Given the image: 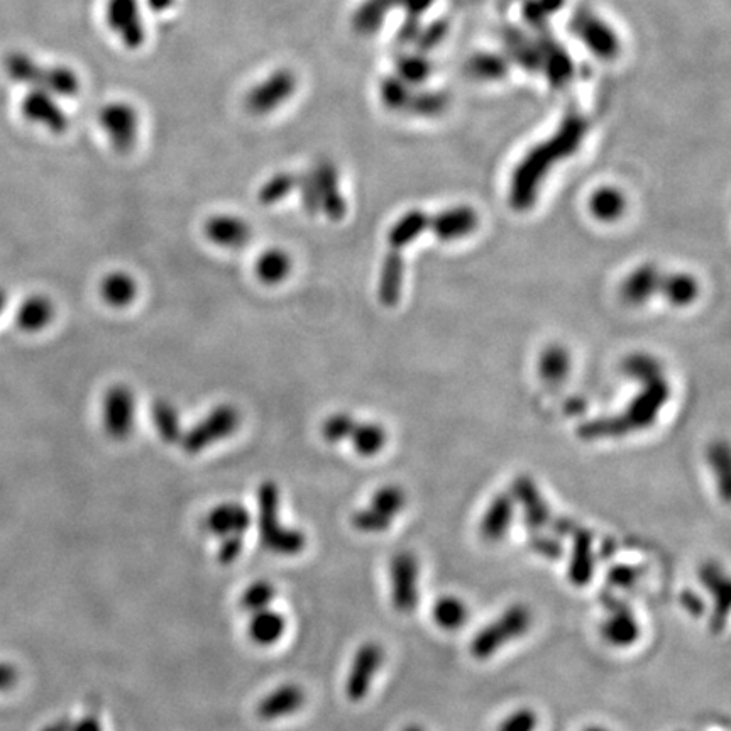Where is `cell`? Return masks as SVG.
Returning a JSON list of instances; mask_svg holds the SVG:
<instances>
[{"label":"cell","mask_w":731,"mask_h":731,"mask_svg":"<svg viewBox=\"0 0 731 731\" xmlns=\"http://www.w3.org/2000/svg\"><path fill=\"white\" fill-rule=\"evenodd\" d=\"M588 121L576 110L567 112L557 131L530 149L517 168L510 182V204L513 209L527 210L534 205L537 193L550 170L572 154L578 153L586 134Z\"/></svg>","instance_id":"cell-1"},{"label":"cell","mask_w":731,"mask_h":731,"mask_svg":"<svg viewBox=\"0 0 731 731\" xmlns=\"http://www.w3.org/2000/svg\"><path fill=\"white\" fill-rule=\"evenodd\" d=\"M671 386L664 374L645 381L644 390L633 398L627 410L613 417L596 418L579 425L578 437L583 440L616 439L630 432L649 429L655 424L660 410L669 402Z\"/></svg>","instance_id":"cell-2"},{"label":"cell","mask_w":731,"mask_h":731,"mask_svg":"<svg viewBox=\"0 0 731 731\" xmlns=\"http://www.w3.org/2000/svg\"><path fill=\"white\" fill-rule=\"evenodd\" d=\"M479 226V217L471 207H454L437 214L422 210H410L396 220L388 231V246L391 251L402 253L415 239L430 232L440 241H456L469 236Z\"/></svg>","instance_id":"cell-3"},{"label":"cell","mask_w":731,"mask_h":731,"mask_svg":"<svg viewBox=\"0 0 731 731\" xmlns=\"http://www.w3.org/2000/svg\"><path fill=\"white\" fill-rule=\"evenodd\" d=\"M654 295H662L676 307H688L696 302L699 283L688 273H664L654 264H644L632 271L622 285V297L632 305H642Z\"/></svg>","instance_id":"cell-4"},{"label":"cell","mask_w":731,"mask_h":731,"mask_svg":"<svg viewBox=\"0 0 731 731\" xmlns=\"http://www.w3.org/2000/svg\"><path fill=\"white\" fill-rule=\"evenodd\" d=\"M508 53L525 70L544 75L556 87L566 85L571 80L574 66L566 51L556 41L534 38L520 31H510L505 38Z\"/></svg>","instance_id":"cell-5"},{"label":"cell","mask_w":731,"mask_h":731,"mask_svg":"<svg viewBox=\"0 0 731 731\" xmlns=\"http://www.w3.org/2000/svg\"><path fill=\"white\" fill-rule=\"evenodd\" d=\"M258 528L264 549L278 556H297L307 545V537L302 530L281 525L280 490L273 481L259 486Z\"/></svg>","instance_id":"cell-6"},{"label":"cell","mask_w":731,"mask_h":731,"mask_svg":"<svg viewBox=\"0 0 731 731\" xmlns=\"http://www.w3.org/2000/svg\"><path fill=\"white\" fill-rule=\"evenodd\" d=\"M4 70L14 82L50 92L55 97H75L80 90L77 73L68 66H48L29 55L14 51L4 60Z\"/></svg>","instance_id":"cell-7"},{"label":"cell","mask_w":731,"mask_h":731,"mask_svg":"<svg viewBox=\"0 0 731 731\" xmlns=\"http://www.w3.org/2000/svg\"><path fill=\"white\" fill-rule=\"evenodd\" d=\"M530 627H532V611L525 605L510 606L500 618H496L495 622L476 633V637L469 645V652L474 659H490L501 647L523 637Z\"/></svg>","instance_id":"cell-8"},{"label":"cell","mask_w":731,"mask_h":731,"mask_svg":"<svg viewBox=\"0 0 731 731\" xmlns=\"http://www.w3.org/2000/svg\"><path fill=\"white\" fill-rule=\"evenodd\" d=\"M241 425V413L232 405H219L210 410L198 424L193 425L188 432H183V451L187 454H198V452L209 449L220 440L227 439L234 435Z\"/></svg>","instance_id":"cell-9"},{"label":"cell","mask_w":731,"mask_h":731,"mask_svg":"<svg viewBox=\"0 0 731 731\" xmlns=\"http://www.w3.org/2000/svg\"><path fill=\"white\" fill-rule=\"evenodd\" d=\"M569 29L594 56H598L601 60H615L622 51V43L615 29L586 7L574 11L569 21Z\"/></svg>","instance_id":"cell-10"},{"label":"cell","mask_w":731,"mask_h":731,"mask_svg":"<svg viewBox=\"0 0 731 731\" xmlns=\"http://www.w3.org/2000/svg\"><path fill=\"white\" fill-rule=\"evenodd\" d=\"M297 88V75L288 68H280L249 90L244 105L253 116H268L292 99Z\"/></svg>","instance_id":"cell-11"},{"label":"cell","mask_w":731,"mask_h":731,"mask_svg":"<svg viewBox=\"0 0 731 731\" xmlns=\"http://www.w3.org/2000/svg\"><path fill=\"white\" fill-rule=\"evenodd\" d=\"M381 100L390 110L410 112L417 116H434L446 107V97L432 92H415L402 78H386L381 83Z\"/></svg>","instance_id":"cell-12"},{"label":"cell","mask_w":731,"mask_h":731,"mask_svg":"<svg viewBox=\"0 0 731 731\" xmlns=\"http://www.w3.org/2000/svg\"><path fill=\"white\" fill-rule=\"evenodd\" d=\"M136 417V400L131 388L126 385L110 386L102 402V425L105 434L112 440H126L131 437Z\"/></svg>","instance_id":"cell-13"},{"label":"cell","mask_w":731,"mask_h":731,"mask_svg":"<svg viewBox=\"0 0 731 731\" xmlns=\"http://www.w3.org/2000/svg\"><path fill=\"white\" fill-rule=\"evenodd\" d=\"M100 127L117 153L126 154L138 143L139 114L127 102H110L99 114Z\"/></svg>","instance_id":"cell-14"},{"label":"cell","mask_w":731,"mask_h":731,"mask_svg":"<svg viewBox=\"0 0 731 731\" xmlns=\"http://www.w3.org/2000/svg\"><path fill=\"white\" fill-rule=\"evenodd\" d=\"M391 605L412 615L418 605V561L412 552H398L390 561Z\"/></svg>","instance_id":"cell-15"},{"label":"cell","mask_w":731,"mask_h":731,"mask_svg":"<svg viewBox=\"0 0 731 731\" xmlns=\"http://www.w3.org/2000/svg\"><path fill=\"white\" fill-rule=\"evenodd\" d=\"M105 21L110 31L129 50H138L143 46L146 31L138 0H107Z\"/></svg>","instance_id":"cell-16"},{"label":"cell","mask_w":731,"mask_h":731,"mask_svg":"<svg viewBox=\"0 0 731 731\" xmlns=\"http://www.w3.org/2000/svg\"><path fill=\"white\" fill-rule=\"evenodd\" d=\"M385 662V650L376 642L361 645L352 659L351 669L346 679L347 698L359 703L369 694L374 676Z\"/></svg>","instance_id":"cell-17"},{"label":"cell","mask_w":731,"mask_h":731,"mask_svg":"<svg viewBox=\"0 0 731 731\" xmlns=\"http://www.w3.org/2000/svg\"><path fill=\"white\" fill-rule=\"evenodd\" d=\"M435 0H364L352 16V26L361 34H373L381 28L388 12L403 9L410 16H420Z\"/></svg>","instance_id":"cell-18"},{"label":"cell","mask_w":731,"mask_h":731,"mask_svg":"<svg viewBox=\"0 0 731 731\" xmlns=\"http://www.w3.org/2000/svg\"><path fill=\"white\" fill-rule=\"evenodd\" d=\"M21 114L24 119L38 126H43L48 131L61 134L68 129V116L65 110L61 109L56 102L55 95L44 92L39 88H31L28 94L24 95L21 102Z\"/></svg>","instance_id":"cell-19"},{"label":"cell","mask_w":731,"mask_h":731,"mask_svg":"<svg viewBox=\"0 0 731 731\" xmlns=\"http://www.w3.org/2000/svg\"><path fill=\"white\" fill-rule=\"evenodd\" d=\"M512 496L515 503L522 506L523 520L532 532H539L549 527L552 513L549 505L545 503L544 496L540 495L534 479L528 476L515 479L512 484Z\"/></svg>","instance_id":"cell-20"},{"label":"cell","mask_w":731,"mask_h":731,"mask_svg":"<svg viewBox=\"0 0 731 731\" xmlns=\"http://www.w3.org/2000/svg\"><path fill=\"white\" fill-rule=\"evenodd\" d=\"M312 171L319 190L320 210L330 220L339 222L346 217L347 204L339 185V171L336 165L330 160H320Z\"/></svg>","instance_id":"cell-21"},{"label":"cell","mask_w":731,"mask_h":731,"mask_svg":"<svg viewBox=\"0 0 731 731\" xmlns=\"http://www.w3.org/2000/svg\"><path fill=\"white\" fill-rule=\"evenodd\" d=\"M606 601H608L606 605H608L610 616L606 618L601 627V635L613 647H630L640 637V625H638L637 618L622 601L615 600V598H608Z\"/></svg>","instance_id":"cell-22"},{"label":"cell","mask_w":731,"mask_h":731,"mask_svg":"<svg viewBox=\"0 0 731 731\" xmlns=\"http://www.w3.org/2000/svg\"><path fill=\"white\" fill-rule=\"evenodd\" d=\"M699 579L704 588L713 596V615H711V630L718 633L725 628L726 618L730 613V579L715 562H706L699 569Z\"/></svg>","instance_id":"cell-23"},{"label":"cell","mask_w":731,"mask_h":731,"mask_svg":"<svg viewBox=\"0 0 731 731\" xmlns=\"http://www.w3.org/2000/svg\"><path fill=\"white\" fill-rule=\"evenodd\" d=\"M205 236L220 248L242 249L251 241L253 229L236 215H214L205 222Z\"/></svg>","instance_id":"cell-24"},{"label":"cell","mask_w":731,"mask_h":731,"mask_svg":"<svg viewBox=\"0 0 731 731\" xmlns=\"http://www.w3.org/2000/svg\"><path fill=\"white\" fill-rule=\"evenodd\" d=\"M251 513L246 506L239 503H222L215 506L214 510L205 518V528L210 534L217 537H229V535H242L248 532L251 527Z\"/></svg>","instance_id":"cell-25"},{"label":"cell","mask_w":731,"mask_h":731,"mask_svg":"<svg viewBox=\"0 0 731 731\" xmlns=\"http://www.w3.org/2000/svg\"><path fill=\"white\" fill-rule=\"evenodd\" d=\"M305 704V693L297 684H285L271 691L258 704V716L264 721L280 720L283 716L293 715Z\"/></svg>","instance_id":"cell-26"},{"label":"cell","mask_w":731,"mask_h":731,"mask_svg":"<svg viewBox=\"0 0 731 731\" xmlns=\"http://www.w3.org/2000/svg\"><path fill=\"white\" fill-rule=\"evenodd\" d=\"M513 513H515L513 496L506 495V493L496 495L490 506L486 508L481 523H479V532L483 535V539L488 542H498L503 539L512 525Z\"/></svg>","instance_id":"cell-27"},{"label":"cell","mask_w":731,"mask_h":731,"mask_svg":"<svg viewBox=\"0 0 731 731\" xmlns=\"http://www.w3.org/2000/svg\"><path fill=\"white\" fill-rule=\"evenodd\" d=\"M572 542L571 562L567 576L574 586H588L593 578L594 556H593V534L586 528L579 527L574 534Z\"/></svg>","instance_id":"cell-28"},{"label":"cell","mask_w":731,"mask_h":731,"mask_svg":"<svg viewBox=\"0 0 731 731\" xmlns=\"http://www.w3.org/2000/svg\"><path fill=\"white\" fill-rule=\"evenodd\" d=\"M53 319H55V305L44 295H31L17 308V327L26 334L41 332Z\"/></svg>","instance_id":"cell-29"},{"label":"cell","mask_w":731,"mask_h":731,"mask_svg":"<svg viewBox=\"0 0 731 731\" xmlns=\"http://www.w3.org/2000/svg\"><path fill=\"white\" fill-rule=\"evenodd\" d=\"M403 275H405V263H403L402 253H396L390 249L381 266L380 281H378V300L385 307H395L396 303L400 302Z\"/></svg>","instance_id":"cell-30"},{"label":"cell","mask_w":731,"mask_h":731,"mask_svg":"<svg viewBox=\"0 0 731 731\" xmlns=\"http://www.w3.org/2000/svg\"><path fill=\"white\" fill-rule=\"evenodd\" d=\"M285 630V618L270 608L253 613L248 627L249 637L254 644L261 645V647H270V645L280 642Z\"/></svg>","instance_id":"cell-31"},{"label":"cell","mask_w":731,"mask_h":731,"mask_svg":"<svg viewBox=\"0 0 731 731\" xmlns=\"http://www.w3.org/2000/svg\"><path fill=\"white\" fill-rule=\"evenodd\" d=\"M292 258L283 249H266L254 264L258 280L264 285H278L292 273Z\"/></svg>","instance_id":"cell-32"},{"label":"cell","mask_w":731,"mask_h":731,"mask_svg":"<svg viewBox=\"0 0 731 731\" xmlns=\"http://www.w3.org/2000/svg\"><path fill=\"white\" fill-rule=\"evenodd\" d=\"M100 295L110 307L124 308L131 305L138 295V283L124 271L105 276L100 283Z\"/></svg>","instance_id":"cell-33"},{"label":"cell","mask_w":731,"mask_h":731,"mask_svg":"<svg viewBox=\"0 0 731 731\" xmlns=\"http://www.w3.org/2000/svg\"><path fill=\"white\" fill-rule=\"evenodd\" d=\"M151 417H153L154 429H156L163 442L176 444V442L182 440V420H180V413H178L173 403L168 402L165 398L156 400L153 403V408H151Z\"/></svg>","instance_id":"cell-34"},{"label":"cell","mask_w":731,"mask_h":731,"mask_svg":"<svg viewBox=\"0 0 731 731\" xmlns=\"http://www.w3.org/2000/svg\"><path fill=\"white\" fill-rule=\"evenodd\" d=\"M627 209V200L620 190L613 187L598 188L589 198V210L594 219L601 222H615Z\"/></svg>","instance_id":"cell-35"},{"label":"cell","mask_w":731,"mask_h":731,"mask_svg":"<svg viewBox=\"0 0 731 731\" xmlns=\"http://www.w3.org/2000/svg\"><path fill=\"white\" fill-rule=\"evenodd\" d=\"M347 440H351L352 447L359 456L373 457L383 451L388 435H386L383 425L373 424V422H366V424L356 422Z\"/></svg>","instance_id":"cell-36"},{"label":"cell","mask_w":731,"mask_h":731,"mask_svg":"<svg viewBox=\"0 0 731 731\" xmlns=\"http://www.w3.org/2000/svg\"><path fill=\"white\" fill-rule=\"evenodd\" d=\"M437 627L447 632H456L468 622L469 610L464 601L456 596H444L432 608Z\"/></svg>","instance_id":"cell-37"},{"label":"cell","mask_w":731,"mask_h":731,"mask_svg":"<svg viewBox=\"0 0 731 731\" xmlns=\"http://www.w3.org/2000/svg\"><path fill=\"white\" fill-rule=\"evenodd\" d=\"M708 459H710V466L713 469V474H715L721 498L728 503L731 495L730 447H728L726 442H715V444H711L710 451H708Z\"/></svg>","instance_id":"cell-38"},{"label":"cell","mask_w":731,"mask_h":731,"mask_svg":"<svg viewBox=\"0 0 731 731\" xmlns=\"http://www.w3.org/2000/svg\"><path fill=\"white\" fill-rule=\"evenodd\" d=\"M297 180V173H290V171H281V173L271 176L270 180H266L263 187L259 188V204L264 205V207L278 204L283 198L288 197L293 190H297Z\"/></svg>","instance_id":"cell-39"},{"label":"cell","mask_w":731,"mask_h":731,"mask_svg":"<svg viewBox=\"0 0 731 731\" xmlns=\"http://www.w3.org/2000/svg\"><path fill=\"white\" fill-rule=\"evenodd\" d=\"M569 366H571V359H569L566 349H562V347H549L540 356L539 371L545 381L564 380Z\"/></svg>","instance_id":"cell-40"},{"label":"cell","mask_w":731,"mask_h":731,"mask_svg":"<svg viewBox=\"0 0 731 731\" xmlns=\"http://www.w3.org/2000/svg\"><path fill=\"white\" fill-rule=\"evenodd\" d=\"M407 505L405 491L396 484H386L374 493L371 506L386 517L395 518Z\"/></svg>","instance_id":"cell-41"},{"label":"cell","mask_w":731,"mask_h":731,"mask_svg":"<svg viewBox=\"0 0 731 731\" xmlns=\"http://www.w3.org/2000/svg\"><path fill=\"white\" fill-rule=\"evenodd\" d=\"M275 598L276 589L273 584L268 581H256L242 593L241 608L249 613H258V611L270 608Z\"/></svg>","instance_id":"cell-42"},{"label":"cell","mask_w":731,"mask_h":731,"mask_svg":"<svg viewBox=\"0 0 731 731\" xmlns=\"http://www.w3.org/2000/svg\"><path fill=\"white\" fill-rule=\"evenodd\" d=\"M351 522L352 527L363 534H385L390 530L393 518L386 517L378 510H374L373 506H369L352 513Z\"/></svg>","instance_id":"cell-43"},{"label":"cell","mask_w":731,"mask_h":731,"mask_svg":"<svg viewBox=\"0 0 731 731\" xmlns=\"http://www.w3.org/2000/svg\"><path fill=\"white\" fill-rule=\"evenodd\" d=\"M356 422L358 420L352 417V415H349V413H332V415L325 418L324 424L320 427V434L330 444H336V442L349 439V435H351Z\"/></svg>","instance_id":"cell-44"},{"label":"cell","mask_w":731,"mask_h":731,"mask_svg":"<svg viewBox=\"0 0 731 731\" xmlns=\"http://www.w3.org/2000/svg\"><path fill=\"white\" fill-rule=\"evenodd\" d=\"M625 373L633 378V380L645 381L654 380L662 376V366L657 359L652 358L649 354H635L632 358L627 359L625 363Z\"/></svg>","instance_id":"cell-45"},{"label":"cell","mask_w":731,"mask_h":731,"mask_svg":"<svg viewBox=\"0 0 731 731\" xmlns=\"http://www.w3.org/2000/svg\"><path fill=\"white\" fill-rule=\"evenodd\" d=\"M469 72L473 73V77L481 78V80H498L506 73V63L501 56L478 55L474 56L468 66Z\"/></svg>","instance_id":"cell-46"},{"label":"cell","mask_w":731,"mask_h":731,"mask_svg":"<svg viewBox=\"0 0 731 731\" xmlns=\"http://www.w3.org/2000/svg\"><path fill=\"white\" fill-rule=\"evenodd\" d=\"M398 72H400L403 82L417 85V83L424 82L425 77L429 75V61L420 55H403L398 60Z\"/></svg>","instance_id":"cell-47"},{"label":"cell","mask_w":731,"mask_h":731,"mask_svg":"<svg viewBox=\"0 0 731 731\" xmlns=\"http://www.w3.org/2000/svg\"><path fill=\"white\" fill-rule=\"evenodd\" d=\"M297 190L300 193V198H302V205L305 212L310 215L319 214L320 198L314 171H303V173L298 175Z\"/></svg>","instance_id":"cell-48"},{"label":"cell","mask_w":731,"mask_h":731,"mask_svg":"<svg viewBox=\"0 0 731 731\" xmlns=\"http://www.w3.org/2000/svg\"><path fill=\"white\" fill-rule=\"evenodd\" d=\"M537 725H539L537 713L530 708H520L513 711L512 715L506 716L496 731H535Z\"/></svg>","instance_id":"cell-49"},{"label":"cell","mask_w":731,"mask_h":731,"mask_svg":"<svg viewBox=\"0 0 731 731\" xmlns=\"http://www.w3.org/2000/svg\"><path fill=\"white\" fill-rule=\"evenodd\" d=\"M528 547L534 550L535 554L547 557L550 561H559L562 554H564V547H562V544L559 542L556 535H544L537 534V532H535V534L528 539Z\"/></svg>","instance_id":"cell-50"},{"label":"cell","mask_w":731,"mask_h":731,"mask_svg":"<svg viewBox=\"0 0 731 731\" xmlns=\"http://www.w3.org/2000/svg\"><path fill=\"white\" fill-rule=\"evenodd\" d=\"M642 574H644L642 567L615 566L608 572V581L615 588L627 589L637 583Z\"/></svg>","instance_id":"cell-51"},{"label":"cell","mask_w":731,"mask_h":731,"mask_svg":"<svg viewBox=\"0 0 731 731\" xmlns=\"http://www.w3.org/2000/svg\"><path fill=\"white\" fill-rule=\"evenodd\" d=\"M244 550V542H242V535H229L224 537L222 544H220L219 550H217V561L222 566H229L232 562H236L239 556Z\"/></svg>","instance_id":"cell-52"},{"label":"cell","mask_w":731,"mask_h":731,"mask_svg":"<svg viewBox=\"0 0 731 731\" xmlns=\"http://www.w3.org/2000/svg\"><path fill=\"white\" fill-rule=\"evenodd\" d=\"M19 679H21L19 669L12 662L0 660V694L9 693L16 688Z\"/></svg>","instance_id":"cell-53"},{"label":"cell","mask_w":731,"mask_h":731,"mask_svg":"<svg viewBox=\"0 0 731 731\" xmlns=\"http://www.w3.org/2000/svg\"><path fill=\"white\" fill-rule=\"evenodd\" d=\"M549 527L552 530V534L556 535V537H569V535L574 534L578 530L579 525L574 520H571V518L556 517L550 520Z\"/></svg>","instance_id":"cell-54"},{"label":"cell","mask_w":731,"mask_h":731,"mask_svg":"<svg viewBox=\"0 0 731 731\" xmlns=\"http://www.w3.org/2000/svg\"><path fill=\"white\" fill-rule=\"evenodd\" d=\"M681 605L684 610L688 611L689 615L693 616L703 615L704 608H706L704 601L693 591H682Z\"/></svg>","instance_id":"cell-55"},{"label":"cell","mask_w":731,"mask_h":731,"mask_svg":"<svg viewBox=\"0 0 731 731\" xmlns=\"http://www.w3.org/2000/svg\"><path fill=\"white\" fill-rule=\"evenodd\" d=\"M70 731H104L97 716H83L82 720L73 721Z\"/></svg>","instance_id":"cell-56"},{"label":"cell","mask_w":731,"mask_h":731,"mask_svg":"<svg viewBox=\"0 0 731 731\" xmlns=\"http://www.w3.org/2000/svg\"><path fill=\"white\" fill-rule=\"evenodd\" d=\"M72 720L68 718H58V720L51 721L48 725L43 726L39 731H70L72 730Z\"/></svg>","instance_id":"cell-57"},{"label":"cell","mask_w":731,"mask_h":731,"mask_svg":"<svg viewBox=\"0 0 731 731\" xmlns=\"http://www.w3.org/2000/svg\"><path fill=\"white\" fill-rule=\"evenodd\" d=\"M148 2L151 4V7H153L154 11H165V9H168L175 0H148Z\"/></svg>","instance_id":"cell-58"},{"label":"cell","mask_w":731,"mask_h":731,"mask_svg":"<svg viewBox=\"0 0 731 731\" xmlns=\"http://www.w3.org/2000/svg\"><path fill=\"white\" fill-rule=\"evenodd\" d=\"M559 2H561V0H545V6H559ZM530 17H542V6L535 7L534 12L530 14Z\"/></svg>","instance_id":"cell-59"},{"label":"cell","mask_w":731,"mask_h":731,"mask_svg":"<svg viewBox=\"0 0 731 731\" xmlns=\"http://www.w3.org/2000/svg\"><path fill=\"white\" fill-rule=\"evenodd\" d=\"M7 305V292L4 290V286H0V315L4 314Z\"/></svg>","instance_id":"cell-60"},{"label":"cell","mask_w":731,"mask_h":731,"mask_svg":"<svg viewBox=\"0 0 731 731\" xmlns=\"http://www.w3.org/2000/svg\"><path fill=\"white\" fill-rule=\"evenodd\" d=\"M583 731H608L606 728H603V726H588V728H584Z\"/></svg>","instance_id":"cell-61"},{"label":"cell","mask_w":731,"mask_h":731,"mask_svg":"<svg viewBox=\"0 0 731 731\" xmlns=\"http://www.w3.org/2000/svg\"><path fill=\"white\" fill-rule=\"evenodd\" d=\"M403 731H425V730H424V728H422V726L408 725L407 728H405V730H403Z\"/></svg>","instance_id":"cell-62"}]
</instances>
